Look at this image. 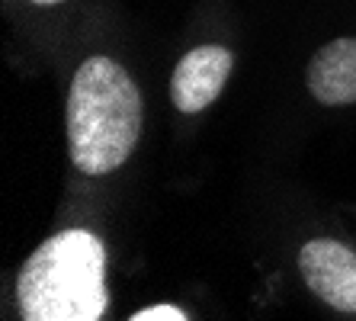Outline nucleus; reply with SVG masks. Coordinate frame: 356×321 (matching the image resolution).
Segmentation results:
<instances>
[{"mask_svg":"<svg viewBox=\"0 0 356 321\" xmlns=\"http://www.w3.org/2000/svg\"><path fill=\"white\" fill-rule=\"evenodd\" d=\"M67 155L87 177L113 173L129 161L141 135V93L119 61L93 55L67 91Z\"/></svg>","mask_w":356,"mask_h":321,"instance_id":"obj_1","label":"nucleus"},{"mask_svg":"<svg viewBox=\"0 0 356 321\" xmlns=\"http://www.w3.org/2000/svg\"><path fill=\"white\" fill-rule=\"evenodd\" d=\"M26 321H97L106 312V251L93 231L67 228L42 241L17 276Z\"/></svg>","mask_w":356,"mask_h":321,"instance_id":"obj_2","label":"nucleus"},{"mask_svg":"<svg viewBox=\"0 0 356 321\" xmlns=\"http://www.w3.org/2000/svg\"><path fill=\"white\" fill-rule=\"evenodd\" d=\"M305 286L334 312H356V254L331 238H312L298 251Z\"/></svg>","mask_w":356,"mask_h":321,"instance_id":"obj_3","label":"nucleus"},{"mask_svg":"<svg viewBox=\"0 0 356 321\" xmlns=\"http://www.w3.org/2000/svg\"><path fill=\"white\" fill-rule=\"evenodd\" d=\"M234 68V55L222 45H199L180 58L170 77V100L180 113H199L216 103L222 87L228 84Z\"/></svg>","mask_w":356,"mask_h":321,"instance_id":"obj_4","label":"nucleus"},{"mask_svg":"<svg viewBox=\"0 0 356 321\" xmlns=\"http://www.w3.org/2000/svg\"><path fill=\"white\" fill-rule=\"evenodd\" d=\"M308 91L321 107L356 103V39H331L308 61Z\"/></svg>","mask_w":356,"mask_h":321,"instance_id":"obj_5","label":"nucleus"},{"mask_svg":"<svg viewBox=\"0 0 356 321\" xmlns=\"http://www.w3.org/2000/svg\"><path fill=\"white\" fill-rule=\"evenodd\" d=\"M132 321H186V315L177 305H151L132 315Z\"/></svg>","mask_w":356,"mask_h":321,"instance_id":"obj_6","label":"nucleus"},{"mask_svg":"<svg viewBox=\"0 0 356 321\" xmlns=\"http://www.w3.org/2000/svg\"><path fill=\"white\" fill-rule=\"evenodd\" d=\"M33 3H39V7H51V3H61V0H33Z\"/></svg>","mask_w":356,"mask_h":321,"instance_id":"obj_7","label":"nucleus"}]
</instances>
